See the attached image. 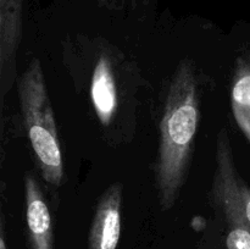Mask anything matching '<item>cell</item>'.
<instances>
[{
    "label": "cell",
    "mask_w": 250,
    "mask_h": 249,
    "mask_svg": "<svg viewBox=\"0 0 250 249\" xmlns=\"http://www.w3.org/2000/svg\"><path fill=\"white\" fill-rule=\"evenodd\" d=\"M62 61L84 95L105 141L127 144L137 129L142 75L124 51L99 37L77 36L62 44Z\"/></svg>",
    "instance_id": "1"
},
{
    "label": "cell",
    "mask_w": 250,
    "mask_h": 249,
    "mask_svg": "<svg viewBox=\"0 0 250 249\" xmlns=\"http://www.w3.org/2000/svg\"><path fill=\"white\" fill-rule=\"evenodd\" d=\"M200 95L199 72L190 59H183L168 81L159 120L154 182L163 211L175 207L187 181L202 115Z\"/></svg>",
    "instance_id": "2"
},
{
    "label": "cell",
    "mask_w": 250,
    "mask_h": 249,
    "mask_svg": "<svg viewBox=\"0 0 250 249\" xmlns=\"http://www.w3.org/2000/svg\"><path fill=\"white\" fill-rule=\"evenodd\" d=\"M16 85L22 124L39 175L49 186L59 188L65 176L62 150L39 59H32L17 78Z\"/></svg>",
    "instance_id": "3"
},
{
    "label": "cell",
    "mask_w": 250,
    "mask_h": 249,
    "mask_svg": "<svg viewBox=\"0 0 250 249\" xmlns=\"http://www.w3.org/2000/svg\"><path fill=\"white\" fill-rule=\"evenodd\" d=\"M210 199L217 211L238 215L250 229V186L238 175L226 128L217 133Z\"/></svg>",
    "instance_id": "4"
},
{
    "label": "cell",
    "mask_w": 250,
    "mask_h": 249,
    "mask_svg": "<svg viewBox=\"0 0 250 249\" xmlns=\"http://www.w3.org/2000/svg\"><path fill=\"white\" fill-rule=\"evenodd\" d=\"M23 34V0H0V97L1 105L17 82L16 59Z\"/></svg>",
    "instance_id": "5"
},
{
    "label": "cell",
    "mask_w": 250,
    "mask_h": 249,
    "mask_svg": "<svg viewBox=\"0 0 250 249\" xmlns=\"http://www.w3.org/2000/svg\"><path fill=\"white\" fill-rule=\"evenodd\" d=\"M121 182H114L98 199L88 232L87 249H117L121 237Z\"/></svg>",
    "instance_id": "6"
},
{
    "label": "cell",
    "mask_w": 250,
    "mask_h": 249,
    "mask_svg": "<svg viewBox=\"0 0 250 249\" xmlns=\"http://www.w3.org/2000/svg\"><path fill=\"white\" fill-rule=\"evenodd\" d=\"M23 192L27 247L28 249H55L50 208L42 185L32 171L24 173Z\"/></svg>",
    "instance_id": "7"
},
{
    "label": "cell",
    "mask_w": 250,
    "mask_h": 249,
    "mask_svg": "<svg viewBox=\"0 0 250 249\" xmlns=\"http://www.w3.org/2000/svg\"><path fill=\"white\" fill-rule=\"evenodd\" d=\"M229 97L237 126L250 144V49L237 58Z\"/></svg>",
    "instance_id": "8"
},
{
    "label": "cell",
    "mask_w": 250,
    "mask_h": 249,
    "mask_svg": "<svg viewBox=\"0 0 250 249\" xmlns=\"http://www.w3.org/2000/svg\"><path fill=\"white\" fill-rule=\"evenodd\" d=\"M227 222V249H250V229L236 214L224 215Z\"/></svg>",
    "instance_id": "9"
},
{
    "label": "cell",
    "mask_w": 250,
    "mask_h": 249,
    "mask_svg": "<svg viewBox=\"0 0 250 249\" xmlns=\"http://www.w3.org/2000/svg\"><path fill=\"white\" fill-rule=\"evenodd\" d=\"M0 249H10L6 238V224H5V216L1 214L0 216Z\"/></svg>",
    "instance_id": "10"
},
{
    "label": "cell",
    "mask_w": 250,
    "mask_h": 249,
    "mask_svg": "<svg viewBox=\"0 0 250 249\" xmlns=\"http://www.w3.org/2000/svg\"><path fill=\"white\" fill-rule=\"evenodd\" d=\"M99 1L102 2V4L111 6V5H117L119 2H124V1H126V0H99Z\"/></svg>",
    "instance_id": "11"
}]
</instances>
